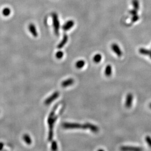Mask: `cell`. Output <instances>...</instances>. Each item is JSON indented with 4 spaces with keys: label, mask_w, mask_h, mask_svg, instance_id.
Listing matches in <instances>:
<instances>
[{
    "label": "cell",
    "mask_w": 151,
    "mask_h": 151,
    "mask_svg": "<svg viewBox=\"0 0 151 151\" xmlns=\"http://www.w3.org/2000/svg\"><path fill=\"white\" fill-rule=\"evenodd\" d=\"M68 40V36L67 34H65L63 36L62 40L61 41V43H60L59 44L57 45V48L59 49L62 48L64 45H65Z\"/></svg>",
    "instance_id": "obj_10"
},
{
    "label": "cell",
    "mask_w": 151,
    "mask_h": 151,
    "mask_svg": "<svg viewBox=\"0 0 151 151\" xmlns=\"http://www.w3.org/2000/svg\"><path fill=\"white\" fill-rule=\"evenodd\" d=\"M23 139L24 140V141H25L26 143L27 144L30 145L31 143V140L30 136H29V135H28V134H25L24 135Z\"/></svg>",
    "instance_id": "obj_18"
},
{
    "label": "cell",
    "mask_w": 151,
    "mask_h": 151,
    "mask_svg": "<svg viewBox=\"0 0 151 151\" xmlns=\"http://www.w3.org/2000/svg\"><path fill=\"white\" fill-rule=\"evenodd\" d=\"M102 60V56L100 54H97L94 56L93 61L96 63H99Z\"/></svg>",
    "instance_id": "obj_19"
},
{
    "label": "cell",
    "mask_w": 151,
    "mask_h": 151,
    "mask_svg": "<svg viewBox=\"0 0 151 151\" xmlns=\"http://www.w3.org/2000/svg\"><path fill=\"white\" fill-rule=\"evenodd\" d=\"M74 24H75V23L74 21L71 20L68 21L63 25L62 29L63 30L65 31H68V30H70L71 28L73 27Z\"/></svg>",
    "instance_id": "obj_4"
},
{
    "label": "cell",
    "mask_w": 151,
    "mask_h": 151,
    "mask_svg": "<svg viewBox=\"0 0 151 151\" xmlns=\"http://www.w3.org/2000/svg\"><path fill=\"white\" fill-rule=\"evenodd\" d=\"M59 96H60V93L58 91H55L49 97L47 98L46 99L45 102H44L45 104L46 105H50L52 102H53L55 99H57Z\"/></svg>",
    "instance_id": "obj_3"
},
{
    "label": "cell",
    "mask_w": 151,
    "mask_h": 151,
    "mask_svg": "<svg viewBox=\"0 0 151 151\" xmlns=\"http://www.w3.org/2000/svg\"><path fill=\"white\" fill-rule=\"evenodd\" d=\"M52 18L53 21V25L55 35L58 36L59 30L60 29V23L57 13L53 12L52 13Z\"/></svg>",
    "instance_id": "obj_2"
},
{
    "label": "cell",
    "mask_w": 151,
    "mask_h": 151,
    "mask_svg": "<svg viewBox=\"0 0 151 151\" xmlns=\"http://www.w3.org/2000/svg\"><path fill=\"white\" fill-rule=\"evenodd\" d=\"M85 65V61L81 60L78 61L76 63V66L77 68L78 69H81Z\"/></svg>",
    "instance_id": "obj_15"
},
{
    "label": "cell",
    "mask_w": 151,
    "mask_h": 151,
    "mask_svg": "<svg viewBox=\"0 0 151 151\" xmlns=\"http://www.w3.org/2000/svg\"><path fill=\"white\" fill-rule=\"evenodd\" d=\"M105 75L106 76H110L112 74V67L110 65H107L105 69Z\"/></svg>",
    "instance_id": "obj_14"
},
{
    "label": "cell",
    "mask_w": 151,
    "mask_h": 151,
    "mask_svg": "<svg viewBox=\"0 0 151 151\" xmlns=\"http://www.w3.org/2000/svg\"><path fill=\"white\" fill-rule=\"evenodd\" d=\"M51 149L53 151H56L57 150V144L56 141H52L51 144Z\"/></svg>",
    "instance_id": "obj_20"
},
{
    "label": "cell",
    "mask_w": 151,
    "mask_h": 151,
    "mask_svg": "<svg viewBox=\"0 0 151 151\" xmlns=\"http://www.w3.org/2000/svg\"><path fill=\"white\" fill-rule=\"evenodd\" d=\"M58 105H59V104H57L55 105V106L54 107L52 111H51V113L50 114L49 116V117L48 118V119H51L52 118H53L54 116H55V111H56V110H57V108L58 107Z\"/></svg>",
    "instance_id": "obj_13"
},
{
    "label": "cell",
    "mask_w": 151,
    "mask_h": 151,
    "mask_svg": "<svg viewBox=\"0 0 151 151\" xmlns=\"http://www.w3.org/2000/svg\"><path fill=\"white\" fill-rule=\"evenodd\" d=\"M133 100V96L131 93H129L126 97L125 106L127 108H130L132 106Z\"/></svg>",
    "instance_id": "obj_6"
},
{
    "label": "cell",
    "mask_w": 151,
    "mask_h": 151,
    "mask_svg": "<svg viewBox=\"0 0 151 151\" xmlns=\"http://www.w3.org/2000/svg\"><path fill=\"white\" fill-rule=\"evenodd\" d=\"M10 13H11V10L10 8L9 7H5V8H4L2 11L3 15L5 17L9 16L10 15Z\"/></svg>",
    "instance_id": "obj_17"
},
{
    "label": "cell",
    "mask_w": 151,
    "mask_h": 151,
    "mask_svg": "<svg viewBox=\"0 0 151 151\" xmlns=\"http://www.w3.org/2000/svg\"><path fill=\"white\" fill-rule=\"evenodd\" d=\"M74 83V80L72 78H69L66 80L64 81L61 83V86L62 87L65 88L73 85Z\"/></svg>",
    "instance_id": "obj_11"
},
{
    "label": "cell",
    "mask_w": 151,
    "mask_h": 151,
    "mask_svg": "<svg viewBox=\"0 0 151 151\" xmlns=\"http://www.w3.org/2000/svg\"><path fill=\"white\" fill-rule=\"evenodd\" d=\"M63 128L66 129H87L86 124L81 125L79 123H67L65 122L62 124Z\"/></svg>",
    "instance_id": "obj_1"
},
{
    "label": "cell",
    "mask_w": 151,
    "mask_h": 151,
    "mask_svg": "<svg viewBox=\"0 0 151 151\" xmlns=\"http://www.w3.org/2000/svg\"><path fill=\"white\" fill-rule=\"evenodd\" d=\"M132 5H133L134 9L137 10H139L140 5H139V2L138 0H132Z\"/></svg>",
    "instance_id": "obj_16"
},
{
    "label": "cell",
    "mask_w": 151,
    "mask_h": 151,
    "mask_svg": "<svg viewBox=\"0 0 151 151\" xmlns=\"http://www.w3.org/2000/svg\"><path fill=\"white\" fill-rule=\"evenodd\" d=\"M28 29L30 33L33 37H36L38 36V32L36 30L35 25L33 24H30L28 26Z\"/></svg>",
    "instance_id": "obj_8"
},
{
    "label": "cell",
    "mask_w": 151,
    "mask_h": 151,
    "mask_svg": "<svg viewBox=\"0 0 151 151\" xmlns=\"http://www.w3.org/2000/svg\"><path fill=\"white\" fill-rule=\"evenodd\" d=\"M63 55H64V54H63V52L62 51H58L56 53L55 56H56V58H57L58 59H61L63 57Z\"/></svg>",
    "instance_id": "obj_21"
},
{
    "label": "cell",
    "mask_w": 151,
    "mask_h": 151,
    "mask_svg": "<svg viewBox=\"0 0 151 151\" xmlns=\"http://www.w3.org/2000/svg\"><path fill=\"white\" fill-rule=\"evenodd\" d=\"M139 52L141 54L149 56L150 58L151 59V50H148L144 48H140L139 50Z\"/></svg>",
    "instance_id": "obj_12"
},
{
    "label": "cell",
    "mask_w": 151,
    "mask_h": 151,
    "mask_svg": "<svg viewBox=\"0 0 151 151\" xmlns=\"http://www.w3.org/2000/svg\"><path fill=\"white\" fill-rule=\"evenodd\" d=\"M86 124L87 129L90 130L94 133H98V131H99V129L97 126L94 125L93 124H92L89 123H86Z\"/></svg>",
    "instance_id": "obj_9"
},
{
    "label": "cell",
    "mask_w": 151,
    "mask_h": 151,
    "mask_svg": "<svg viewBox=\"0 0 151 151\" xmlns=\"http://www.w3.org/2000/svg\"><path fill=\"white\" fill-rule=\"evenodd\" d=\"M149 106L150 108V109H151V103H150V104H149Z\"/></svg>",
    "instance_id": "obj_26"
},
{
    "label": "cell",
    "mask_w": 151,
    "mask_h": 151,
    "mask_svg": "<svg viewBox=\"0 0 151 151\" xmlns=\"http://www.w3.org/2000/svg\"><path fill=\"white\" fill-rule=\"evenodd\" d=\"M145 141L148 143V145L151 148V137L150 136H147L145 137Z\"/></svg>",
    "instance_id": "obj_23"
},
{
    "label": "cell",
    "mask_w": 151,
    "mask_h": 151,
    "mask_svg": "<svg viewBox=\"0 0 151 151\" xmlns=\"http://www.w3.org/2000/svg\"><path fill=\"white\" fill-rule=\"evenodd\" d=\"M111 49H112V50L114 51V52L116 53V55L120 57L122 55V52L121 51V49L120 47L119 46V45H118L117 44L115 43L112 44L111 45Z\"/></svg>",
    "instance_id": "obj_5"
},
{
    "label": "cell",
    "mask_w": 151,
    "mask_h": 151,
    "mask_svg": "<svg viewBox=\"0 0 151 151\" xmlns=\"http://www.w3.org/2000/svg\"><path fill=\"white\" fill-rule=\"evenodd\" d=\"M130 13L131 14V15L133 16V15H137V10H135V9H133V10H132L130 11Z\"/></svg>",
    "instance_id": "obj_24"
},
{
    "label": "cell",
    "mask_w": 151,
    "mask_h": 151,
    "mask_svg": "<svg viewBox=\"0 0 151 151\" xmlns=\"http://www.w3.org/2000/svg\"><path fill=\"white\" fill-rule=\"evenodd\" d=\"M121 150L123 151H142V148L137 147H132V146H123L121 147Z\"/></svg>",
    "instance_id": "obj_7"
},
{
    "label": "cell",
    "mask_w": 151,
    "mask_h": 151,
    "mask_svg": "<svg viewBox=\"0 0 151 151\" xmlns=\"http://www.w3.org/2000/svg\"><path fill=\"white\" fill-rule=\"evenodd\" d=\"M3 146H4V144H3V143H1L0 142V150H2V149H3Z\"/></svg>",
    "instance_id": "obj_25"
},
{
    "label": "cell",
    "mask_w": 151,
    "mask_h": 151,
    "mask_svg": "<svg viewBox=\"0 0 151 151\" xmlns=\"http://www.w3.org/2000/svg\"><path fill=\"white\" fill-rule=\"evenodd\" d=\"M139 19V17L137 15H133L131 18V22L132 23H135Z\"/></svg>",
    "instance_id": "obj_22"
}]
</instances>
